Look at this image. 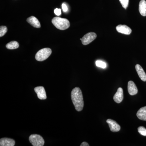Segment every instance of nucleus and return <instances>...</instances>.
<instances>
[{"label":"nucleus","mask_w":146,"mask_h":146,"mask_svg":"<svg viewBox=\"0 0 146 146\" xmlns=\"http://www.w3.org/2000/svg\"><path fill=\"white\" fill-rule=\"evenodd\" d=\"M97 35L95 33H89L82 38V44L84 45L89 44L96 38Z\"/></svg>","instance_id":"39448f33"},{"label":"nucleus","mask_w":146,"mask_h":146,"mask_svg":"<svg viewBox=\"0 0 146 146\" xmlns=\"http://www.w3.org/2000/svg\"><path fill=\"white\" fill-rule=\"evenodd\" d=\"M106 122L108 123L110 130L112 132H118L121 129V127L114 120L108 119L106 121Z\"/></svg>","instance_id":"0eeeda50"},{"label":"nucleus","mask_w":146,"mask_h":146,"mask_svg":"<svg viewBox=\"0 0 146 146\" xmlns=\"http://www.w3.org/2000/svg\"><path fill=\"white\" fill-rule=\"evenodd\" d=\"M123 99V94L122 88H118L117 91L113 97V100L115 102L119 104L122 102Z\"/></svg>","instance_id":"9d476101"},{"label":"nucleus","mask_w":146,"mask_h":146,"mask_svg":"<svg viewBox=\"0 0 146 146\" xmlns=\"http://www.w3.org/2000/svg\"><path fill=\"white\" fill-rule=\"evenodd\" d=\"M119 1L123 7L126 9L128 6L129 0H119Z\"/></svg>","instance_id":"aec40b11"},{"label":"nucleus","mask_w":146,"mask_h":146,"mask_svg":"<svg viewBox=\"0 0 146 146\" xmlns=\"http://www.w3.org/2000/svg\"><path fill=\"white\" fill-rule=\"evenodd\" d=\"M62 9L64 12H66L68 11V7L67 5L65 3H63L62 5Z\"/></svg>","instance_id":"4be33fe9"},{"label":"nucleus","mask_w":146,"mask_h":146,"mask_svg":"<svg viewBox=\"0 0 146 146\" xmlns=\"http://www.w3.org/2000/svg\"><path fill=\"white\" fill-rule=\"evenodd\" d=\"M52 53V50L49 48H44L39 50L36 55L35 59L37 61H44L47 59Z\"/></svg>","instance_id":"7ed1b4c3"},{"label":"nucleus","mask_w":146,"mask_h":146,"mask_svg":"<svg viewBox=\"0 0 146 146\" xmlns=\"http://www.w3.org/2000/svg\"><path fill=\"white\" fill-rule=\"evenodd\" d=\"M52 22L56 28L60 30L67 29L70 27V22L65 18L54 17L52 19Z\"/></svg>","instance_id":"f03ea898"},{"label":"nucleus","mask_w":146,"mask_h":146,"mask_svg":"<svg viewBox=\"0 0 146 146\" xmlns=\"http://www.w3.org/2000/svg\"><path fill=\"white\" fill-rule=\"evenodd\" d=\"M29 141L33 146H43L44 145V140L38 134H32L29 136Z\"/></svg>","instance_id":"20e7f679"},{"label":"nucleus","mask_w":146,"mask_h":146,"mask_svg":"<svg viewBox=\"0 0 146 146\" xmlns=\"http://www.w3.org/2000/svg\"><path fill=\"white\" fill-rule=\"evenodd\" d=\"M139 11L142 16H146V1L145 0H141L140 2Z\"/></svg>","instance_id":"2eb2a0df"},{"label":"nucleus","mask_w":146,"mask_h":146,"mask_svg":"<svg viewBox=\"0 0 146 146\" xmlns=\"http://www.w3.org/2000/svg\"><path fill=\"white\" fill-rule=\"evenodd\" d=\"M96 64L97 67H99L105 69L107 67V65L106 63H105L104 61H102V60H98L96 61Z\"/></svg>","instance_id":"f3484780"},{"label":"nucleus","mask_w":146,"mask_h":146,"mask_svg":"<svg viewBox=\"0 0 146 146\" xmlns=\"http://www.w3.org/2000/svg\"><path fill=\"white\" fill-rule=\"evenodd\" d=\"M15 141L13 139L9 138H2L0 139L1 146H14Z\"/></svg>","instance_id":"9b49d317"},{"label":"nucleus","mask_w":146,"mask_h":146,"mask_svg":"<svg viewBox=\"0 0 146 146\" xmlns=\"http://www.w3.org/2000/svg\"><path fill=\"white\" fill-rule=\"evenodd\" d=\"M19 45L18 42L16 41H12L7 44L6 47L8 49H16L19 48Z\"/></svg>","instance_id":"dca6fc26"},{"label":"nucleus","mask_w":146,"mask_h":146,"mask_svg":"<svg viewBox=\"0 0 146 146\" xmlns=\"http://www.w3.org/2000/svg\"><path fill=\"white\" fill-rule=\"evenodd\" d=\"M80 146H89V145L86 142H84L80 145Z\"/></svg>","instance_id":"5701e85b"},{"label":"nucleus","mask_w":146,"mask_h":146,"mask_svg":"<svg viewBox=\"0 0 146 146\" xmlns=\"http://www.w3.org/2000/svg\"><path fill=\"white\" fill-rule=\"evenodd\" d=\"M138 132L143 136H146V129L144 127L141 126L138 127Z\"/></svg>","instance_id":"6ab92c4d"},{"label":"nucleus","mask_w":146,"mask_h":146,"mask_svg":"<svg viewBox=\"0 0 146 146\" xmlns=\"http://www.w3.org/2000/svg\"><path fill=\"white\" fill-rule=\"evenodd\" d=\"M7 31V29L6 27L1 26L0 27V37L4 36Z\"/></svg>","instance_id":"a211bd4d"},{"label":"nucleus","mask_w":146,"mask_h":146,"mask_svg":"<svg viewBox=\"0 0 146 146\" xmlns=\"http://www.w3.org/2000/svg\"><path fill=\"white\" fill-rule=\"evenodd\" d=\"M35 91L37 94L38 98L40 100H46L47 98L46 94L45 89L43 86H37L34 89Z\"/></svg>","instance_id":"423d86ee"},{"label":"nucleus","mask_w":146,"mask_h":146,"mask_svg":"<svg viewBox=\"0 0 146 146\" xmlns=\"http://www.w3.org/2000/svg\"><path fill=\"white\" fill-rule=\"evenodd\" d=\"M116 29L118 32L127 35H130L132 31L131 29L125 25H119L116 27Z\"/></svg>","instance_id":"6e6552de"},{"label":"nucleus","mask_w":146,"mask_h":146,"mask_svg":"<svg viewBox=\"0 0 146 146\" xmlns=\"http://www.w3.org/2000/svg\"><path fill=\"white\" fill-rule=\"evenodd\" d=\"M136 115L139 119L146 121V106L140 108L137 112Z\"/></svg>","instance_id":"4468645a"},{"label":"nucleus","mask_w":146,"mask_h":146,"mask_svg":"<svg viewBox=\"0 0 146 146\" xmlns=\"http://www.w3.org/2000/svg\"><path fill=\"white\" fill-rule=\"evenodd\" d=\"M54 13L55 15L58 16H60L61 14V9H60L56 8L54 9Z\"/></svg>","instance_id":"412c9836"},{"label":"nucleus","mask_w":146,"mask_h":146,"mask_svg":"<svg viewBox=\"0 0 146 146\" xmlns=\"http://www.w3.org/2000/svg\"><path fill=\"white\" fill-rule=\"evenodd\" d=\"M135 68H136V72L138 73V74L141 80L144 82H146V74L143 68H142L141 65H138V64H137L136 65Z\"/></svg>","instance_id":"ddd939ff"},{"label":"nucleus","mask_w":146,"mask_h":146,"mask_svg":"<svg viewBox=\"0 0 146 146\" xmlns=\"http://www.w3.org/2000/svg\"><path fill=\"white\" fill-rule=\"evenodd\" d=\"M27 22L34 27L37 28L41 27L40 22L38 21V19L34 16H32L29 17L27 19Z\"/></svg>","instance_id":"f8f14e48"},{"label":"nucleus","mask_w":146,"mask_h":146,"mask_svg":"<svg viewBox=\"0 0 146 146\" xmlns=\"http://www.w3.org/2000/svg\"><path fill=\"white\" fill-rule=\"evenodd\" d=\"M71 98L76 110L81 111L84 107L83 96L81 90L79 87H75L71 92Z\"/></svg>","instance_id":"f257e3e1"},{"label":"nucleus","mask_w":146,"mask_h":146,"mask_svg":"<svg viewBox=\"0 0 146 146\" xmlns=\"http://www.w3.org/2000/svg\"><path fill=\"white\" fill-rule=\"evenodd\" d=\"M128 92L131 96H134L138 93V90L136 84L132 81L128 82Z\"/></svg>","instance_id":"1a4fd4ad"}]
</instances>
